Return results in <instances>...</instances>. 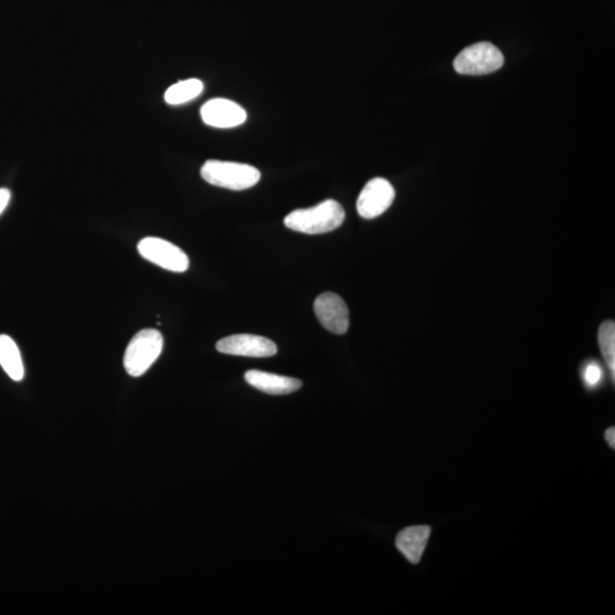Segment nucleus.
I'll use <instances>...</instances> for the list:
<instances>
[{
  "instance_id": "f257e3e1",
  "label": "nucleus",
  "mask_w": 615,
  "mask_h": 615,
  "mask_svg": "<svg viewBox=\"0 0 615 615\" xmlns=\"http://www.w3.org/2000/svg\"><path fill=\"white\" fill-rule=\"evenodd\" d=\"M346 219L342 205L335 200H326L313 208L295 210L287 215L284 224L291 231L308 235L335 231Z\"/></svg>"
},
{
  "instance_id": "f03ea898",
  "label": "nucleus",
  "mask_w": 615,
  "mask_h": 615,
  "mask_svg": "<svg viewBox=\"0 0 615 615\" xmlns=\"http://www.w3.org/2000/svg\"><path fill=\"white\" fill-rule=\"evenodd\" d=\"M201 176L210 185L231 191L249 190L261 178L260 171L249 164L219 160L205 162Z\"/></svg>"
},
{
  "instance_id": "7ed1b4c3",
  "label": "nucleus",
  "mask_w": 615,
  "mask_h": 615,
  "mask_svg": "<svg viewBox=\"0 0 615 615\" xmlns=\"http://www.w3.org/2000/svg\"><path fill=\"white\" fill-rule=\"evenodd\" d=\"M163 350V336L153 328L139 331L130 340L123 358V366L133 377L144 375L157 362Z\"/></svg>"
},
{
  "instance_id": "20e7f679",
  "label": "nucleus",
  "mask_w": 615,
  "mask_h": 615,
  "mask_svg": "<svg viewBox=\"0 0 615 615\" xmlns=\"http://www.w3.org/2000/svg\"><path fill=\"white\" fill-rule=\"evenodd\" d=\"M504 62L503 53L483 41L463 49L454 61V68L461 75L482 76L499 70Z\"/></svg>"
},
{
  "instance_id": "39448f33",
  "label": "nucleus",
  "mask_w": 615,
  "mask_h": 615,
  "mask_svg": "<svg viewBox=\"0 0 615 615\" xmlns=\"http://www.w3.org/2000/svg\"><path fill=\"white\" fill-rule=\"evenodd\" d=\"M141 256L172 273H185L190 268V258L177 245L159 237H145L137 245Z\"/></svg>"
},
{
  "instance_id": "423d86ee",
  "label": "nucleus",
  "mask_w": 615,
  "mask_h": 615,
  "mask_svg": "<svg viewBox=\"0 0 615 615\" xmlns=\"http://www.w3.org/2000/svg\"><path fill=\"white\" fill-rule=\"evenodd\" d=\"M395 188L384 178L369 180L357 200V210L360 217L374 219L383 215L393 201H395Z\"/></svg>"
},
{
  "instance_id": "0eeeda50",
  "label": "nucleus",
  "mask_w": 615,
  "mask_h": 615,
  "mask_svg": "<svg viewBox=\"0 0 615 615\" xmlns=\"http://www.w3.org/2000/svg\"><path fill=\"white\" fill-rule=\"evenodd\" d=\"M221 354L241 357L267 358L277 354L275 342L264 336L236 334L221 339L216 344Z\"/></svg>"
},
{
  "instance_id": "6e6552de",
  "label": "nucleus",
  "mask_w": 615,
  "mask_h": 615,
  "mask_svg": "<svg viewBox=\"0 0 615 615\" xmlns=\"http://www.w3.org/2000/svg\"><path fill=\"white\" fill-rule=\"evenodd\" d=\"M316 317L326 328L333 334H346L348 332L350 318L347 303L340 295L326 292L316 299L315 305Z\"/></svg>"
},
{
  "instance_id": "1a4fd4ad",
  "label": "nucleus",
  "mask_w": 615,
  "mask_h": 615,
  "mask_svg": "<svg viewBox=\"0 0 615 615\" xmlns=\"http://www.w3.org/2000/svg\"><path fill=\"white\" fill-rule=\"evenodd\" d=\"M201 117L205 125L227 129L241 126L246 120V112L233 101L213 98L202 106Z\"/></svg>"
},
{
  "instance_id": "9d476101",
  "label": "nucleus",
  "mask_w": 615,
  "mask_h": 615,
  "mask_svg": "<svg viewBox=\"0 0 615 615\" xmlns=\"http://www.w3.org/2000/svg\"><path fill=\"white\" fill-rule=\"evenodd\" d=\"M245 381L251 387L274 396L290 395L302 387V382L298 379L256 371V369L245 373Z\"/></svg>"
},
{
  "instance_id": "9b49d317",
  "label": "nucleus",
  "mask_w": 615,
  "mask_h": 615,
  "mask_svg": "<svg viewBox=\"0 0 615 615\" xmlns=\"http://www.w3.org/2000/svg\"><path fill=\"white\" fill-rule=\"evenodd\" d=\"M431 530L429 526H414L398 533L396 546L408 562L412 564L421 562L425 549L429 544Z\"/></svg>"
},
{
  "instance_id": "f8f14e48",
  "label": "nucleus",
  "mask_w": 615,
  "mask_h": 615,
  "mask_svg": "<svg viewBox=\"0 0 615 615\" xmlns=\"http://www.w3.org/2000/svg\"><path fill=\"white\" fill-rule=\"evenodd\" d=\"M0 366L13 381L24 379V366L20 350L10 336L0 335Z\"/></svg>"
},
{
  "instance_id": "ddd939ff",
  "label": "nucleus",
  "mask_w": 615,
  "mask_h": 615,
  "mask_svg": "<svg viewBox=\"0 0 615 615\" xmlns=\"http://www.w3.org/2000/svg\"><path fill=\"white\" fill-rule=\"evenodd\" d=\"M203 82L199 79H188L170 86L164 94V101L170 105H182L195 100L203 92Z\"/></svg>"
},
{
  "instance_id": "4468645a",
  "label": "nucleus",
  "mask_w": 615,
  "mask_h": 615,
  "mask_svg": "<svg viewBox=\"0 0 615 615\" xmlns=\"http://www.w3.org/2000/svg\"><path fill=\"white\" fill-rule=\"evenodd\" d=\"M598 343L612 373V379L615 377V324L613 321L605 322L601 325L598 331Z\"/></svg>"
},
{
  "instance_id": "2eb2a0df",
  "label": "nucleus",
  "mask_w": 615,
  "mask_h": 615,
  "mask_svg": "<svg viewBox=\"0 0 615 615\" xmlns=\"http://www.w3.org/2000/svg\"><path fill=\"white\" fill-rule=\"evenodd\" d=\"M604 371L600 364L590 362L582 368V381L588 389H595L603 382Z\"/></svg>"
},
{
  "instance_id": "dca6fc26",
  "label": "nucleus",
  "mask_w": 615,
  "mask_h": 615,
  "mask_svg": "<svg viewBox=\"0 0 615 615\" xmlns=\"http://www.w3.org/2000/svg\"><path fill=\"white\" fill-rule=\"evenodd\" d=\"M11 192L7 190V188H0V215L7 208L8 203L11 201Z\"/></svg>"
},
{
  "instance_id": "f3484780",
  "label": "nucleus",
  "mask_w": 615,
  "mask_h": 615,
  "mask_svg": "<svg viewBox=\"0 0 615 615\" xmlns=\"http://www.w3.org/2000/svg\"><path fill=\"white\" fill-rule=\"evenodd\" d=\"M605 440L608 441L609 446L614 449L615 446V430L612 426V428H609L608 430H606L605 432Z\"/></svg>"
}]
</instances>
